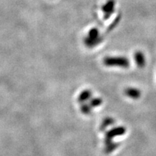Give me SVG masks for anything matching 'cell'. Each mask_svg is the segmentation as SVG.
<instances>
[{
	"label": "cell",
	"mask_w": 156,
	"mask_h": 156,
	"mask_svg": "<svg viewBox=\"0 0 156 156\" xmlns=\"http://www.w3.org/2000/svg\"><path fill=\"white\" fill-rule=\"evenodd\" d=\"M103 64L106 67H116L128 68L130 66V62L124 56H107L103 59Z\"/></svg>",
	"instance_id": "6da1fadb"
},
{
	"label": "cell",
	"mask_w": 156,
	"mask_h": 156,
	"mask_svg": "<svg viewBox=\"0 0 156 156\" xmlns=\"http://www.w3.org/2000/svg\"><path fill=\"white\" fill-rule=\"evenodd\" d=\"M126 132V129L124 126H116V127H114L106 132L105 134V139H104V143H108L113 141V139L116 136L124 135Z\"/></svg>",
	"instance_id": "7a4b0ae2"
},
{
	"label": "cell",
	"mask_w": 156,
	"mask_h": 156,
	"mask_svg": "<svg viewBox=\"0 0 156 156\" xmlns=\"http://www.w3.org/2000/svg\"><path fill=\"white\" fill-rule=\"evenodd\" d=\"M115 7L114 0H108L106 3L103 5V12L104 13V17L106 19H108L113 14Z\"/></svg>",
	"instance_id": "3957f363"
},
{
	"label": "cell",
	"mask_w": 156,
	"mask_h": 156,
	"mask_svg": "<svg viewBox=\"0 0 156 156\" xmlns=\"http://www.w3.org/2000/svg\"><path fill=\"white\" fill-rule=\"evenodd\" d=\"M124 94L126 96L136 100V99L140 98L141 96V91L135 87H127L124 90Z\"/></svg>",
	"instance_id": "277c9868"
},
{
	"label": "cell",
	"mask_w": 156,
	"mask_h": 156,
	"mask_svg": "<svg viewBox=\"0 0 156 156\" xmlns=\"http://www.w3.org/2000/svg\"><path fill=\"white\" fill-rule=\"evenodd\" d=\"M134 61H135V63L138 67H144L146 64L145 56L142 51H136L134 54Z\"/></svg>",
	"instance_id": "5b68a950"
},
{
	"label": "cell",
	"mask_w": 156,
	"mask_h": 156,
	"mask_svg": "<svg viewBox=\"0 0 156 156\" xmlns=\"http://www.w3.org/2000/svg\"><path fill=\"white\" fill-rule=\"evenodd\" d=\"M92 96V92L90 90H85L83 92L80 93V94L78 96L77 101L80 103H85L87 101L90 100Z\"/></svg>",
	"instance_id": "8992f818"
},
{
	"label": "cell",
	"mask_w": 156,
	"mask_h": 156,
	"mask_svg": "<svg viewBox=\"0 0 156 156\" xmlns=\"http://www.w3.org/2000/svg\"><path fill=\"white\" fill-rule=\"evenodd\" d=\"M119 143L117 142H108V143L105 144V147H104V153L106 154H109L112 153L114 152V151L118 148L119 147Z\"/></svg>",
	"instance_id": "52a82bcc"
},
{
	"label": "cell",
	"mask_w": 156,
	"mask_h": 156,
	"mask_svg": "<svg viewBox=\"0 0 156 156\" xmlns=\"http://www.w3.org/2000/svg\"><path fill=\"white\" fill-rule=\"evenodd\" d=\"M115 123V121L112 117H107L103 121L102 123L101 124L100 126V130L101 131H105L108 126H112Z\"/></svg>",
	"instance_id": "ba28073f"
},
{
	"label": "cell",
	"mask_w": 156,
	"mask_h": 156,
	"mask_svg": "<svg viewBox=\"0 0 156 156\" xmlns=\"http://www.w3.org/2000/svg\"><path fill=\"white\" fill-rule=\"evenodd\" d=\"M101 41H102V38L100 37L98 38H92L88 37V38L85 39V44L88 47H94L98 44H100Z\"/></svg>",
	"instance_id": "9c48e42d"
},
{
	"label": "cell",
	"mask_w": 156,
	"mask_h": 156,
	"mask_svg": "<svg viewBox=\"0 0 156 156\" xmlns=\"http://www.w3.org/2000/svg\"><path fill=\"white\" fill-rule=\"evenodd\" d=\"M80 111L83 114L88 115L92 112V107H91V106L89 104V103H81Z\"/></svg>",
	"instance_id": "30bf717a"
},
{
	"label": "cell",
	"mask_w": 156,
	"mask_h": 156,
	"mask_svg": "<svg viewBox=\"0 0 156 156\" xmlns=\"http://www.w3.org/2000/svg\"><path fill=\"white\" fill-rule=\"evenodd\" d=\"M103 103V100L101 98H93L90 100L89 104L90 105L92 108H95V107H98L101 106Z\"/></svg>",
	"instance_id": "8fae6325"
},
{
	"label": "cell",
	"mask_w": 156,
	"mask_h": 156,
	"mask_svg": "<svg viewBox=\"0 0 156 156\" xmlns=\"http://www.w3.org/2000/svg\"><path fill=\"white\" fill-rule=\"evenodd\" d=\"M89 37L92 38H99V31L96 28H93L90 31Z\"/></svg>",
	"instance_id": "7c38bea8"
}]
</instances>
